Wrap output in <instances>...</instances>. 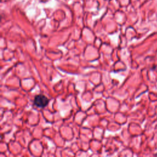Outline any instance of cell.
Listing matches in <instances>:
<instances>
[{"mask_svg":"<svg viewBox=\"0 0 157 157\" xmlns=\"http://www.w3.org/2000/svg\"><path fill=\"white\" fill-rule=\"evenodd\" d=\"M49 99L44 94H38L36 96L34 100V104L36 107L39 108H44L49 104Z\"/></svg>","mask_w":157,"mask_h":157,"instance_id":"6da1fadb","label":"cell"}]
</instances>
